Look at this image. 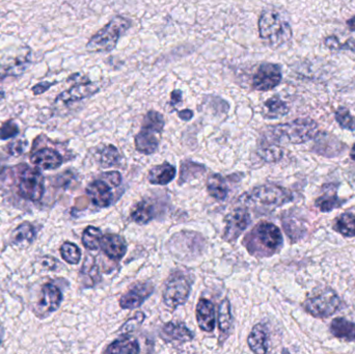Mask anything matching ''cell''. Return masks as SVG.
Wrapping results in <instances>:
<instances>
[{
  "instance_id": "obj_1",
  "label": "cell",
  "mask_w": 355,
  "mask_h": 354,
  "mask_svg": "<svg viewBox=\"0 0 355 354\" xmlns=\"http://www.w3.org/2000/svg\"><path fill=\"white\" fill-rule=\"evenodd\" d=\"M259 35L262 41L272 49L289 44L293 37L289 18L277 8H264L258 21Z\"/></svg>"
},
{
  "instance_id": "obj_2",
  "label": "cell",
  "mask_w": 355,
  "mask_h": 354,
  "mask_svg": "<svg viewBox=\"0 0 355 354\" xmlns=\"http://www.w3.org/2000/svg\"><path fill=\"white\" fill-rule=\"evenodd\" d=\"M267 135L277 143L300 145L318 135V125L311 118H298L290 123L269 127Z\"/></svg>"
},
{
  "instance_id": "obj_3",
  "label": "cell",
  "mask_w": 355,
  "mask_h": 354,
  "mask_svg": "<svg viewBox=\"0 0 355 354\" xmlns=\"http://www.w3.org/2000/svg\"><path fill=\"white\" fill-rule=\"evenodd\" d=\"M132 26V20L128 17L118 15L114 17L105 26L98 30L87 42L89 52H110L116 49L122 35Z\"/></svg>"
},
{
  "instance_id": "obj_4",
  "label": "cell",
  "mask_w": 355,
  "mask_h": 354,
  "mask_svg": "<svg viewBox=\"0 0 355 354\" xmlns=\"http://www.w3.org/2000/svg\"><path fill=\"white\" fill-rule=\"evenodd\" d=\"M164 125L166 121L164 114L156 110L147 112L144 118L141 131L135 136V148L139 153L151 155L157 151Z\"/></svg>"
},
{
  "instance_id": "obj_5",
  "label": "cell",
  "mask_w": 355,
  "mask_h": 354,
  "mask_svg": "<svg viewBox=\"0 0 355 354\" xmlns=\"http://www.w3.org/2000/svg\"><path fill=\"white\" fill-rule=\"evenodd\" d=\"M245 245L250 249L252 254H265L271 255L275 253L283 245V236L281 230L275 224L270 222H261L254 227L246 239Z\"/></svg>"
},
{
  "instance_id": "obj_6",
  "label": "cell",
  "mask_w": 355,
  "mask_h": 354,
  "mask_svg": "<svg viewBox=\"0 0 355 354\" xmlns=\"http://www.w3.org/2000/svg\"><path fill=\"white\" fill-rule=\"evenodd\" d=\"M289 191L277 185L267 184L257 187L242 195L241 201L246 205L262 206L267 208H277L292 201Z\"/></svg>"
},
{
  "instance_id": "obj_7",
  "label": "cell",
  "mask_w": 355,
  "mask_h": 354,
  "mask_svg": "<svg viewBox=\"0 0 355 354\" xmlns=\"http://www.w3.org/2000/svg\"><path fill=\"white\" fill-rule=\"evenodd\" d=\"M192 280L183 272L171 274L164 290V301L171 309L184 305L191 291Z\"/></svg>"
},
{
  "instance_id": "obj_8",
  "label": "cell",
  "mask_w": 355,
  "mask_h": 354,
  "mask_svg": "<svg viewBox=\"0 0 355 354\" xmlns=\"http://www.w3.org/2000/svg\"><path fill=\"white\" fill-rule=\"evenodd\" d=\"M19 193L25 200L39 202L45 193V181L39 168H25L21 172Z\"/></svg>"
},
{
  "instance_id": "obj_9",
  "label": "cell",
  "mask_w": 355,
  "mask_h": 354,
  "mask_svg": "<svg viewBox=\"0 0 355 354\" xmlns=\"http://www.w3.org/2000/svg\"><path fill=\"white\" fill-rule=\"evenodd\" d=\"M283 79L282 67L273 62H262L257 67L252 77V89L257 91H268L275 89Z\"/></svg>"
},
{
  "instance_id": "obj_10",
  "label": "cell",
  "mask_w": 355,
  "mask_h": 354,
  "mask_svg": "<svg viewBox=\"0 0 355 354\" xmlns=\"http://www.w3.org/2000/svg\"><path fill=\"white\" fill-rule=\"evenodd\" d=\"M304 309L316 318H327L334 315L341 306V299L334 291L327 290L304 303Z\"/></svg>"
},
{
  "instance_id": "obj_11",
  "label": "cell",
  "mask_w": 355,
  "mask_h": 354,
  "mask_svg": "<svg viewBox=\"0 0 355 354\" xmlns=\"http://www.w3.org/2000/svg\"><path fill=\"white\" fill-rule=\"evenodd\" d=\"M250 224V215L246 208H237L225 218V230L223 238L234 241L248 229Z\"/></svg>"
},
{
  "instance_id": "obj_12",
  "label": "cell",
  "mask_w": 355,
  "mask_h": 354,
  "mask_svg": "<svg viewBox=\"0 0 355 354\" xmlns=\"http://www.w3.org/2000/svg\"><path fill=\"white\" fill-rule=\"evenodd\" d=\"M62 301V293L58 286L47 283L42 288L41 299L37 301L35 313L39 317L44 318L48 314L58 311Z\"/></svg>"
},
{
  "instance_id": "obj_13",
  "label": "cell",
  "mask_w": 355,
  "mask_h": 354,
  "mask_svg": "<svg viewBox=\"0 0 355 354\" xmlns=\"http://www.w3.org/2000/svg\"><path fill=\"white\" fill-rule=\"evenodd\" d=\"M151 282L137 283L120 299V306L124 310H135L141 307L154 292Z\"/></svg>"
},
{
  "instance_id": "obj_14",
  "label": "cell",
  "mask_w": 355,
  "mask_h": 354,
  "mask_svg": "<svg viewBox=\"0 0 355 354\" xmlns=\"http://www.w3.org/2000/svg\"><path fill=\"white\" fill-rule=\"evenodd\" d=\"M100 89H101V85L99 82L79 83V85H73L67 91H62L60 95L58 96L55 102L69 105L74 102L93 97L94 95L99 93Z\"/></svg>"
},
{
  "instance_id": "obj_15",
  "label": "cell",
  "mask_w": 355,
  "mask_h": 354,
  "mask_svg": "<svg viewBox=\"0 0 355 354\" xmlns=\"http://www.w3.org/2000/svg\"><path fill=\"white\" fill-rule=\"evenodd\" d=\"M31 161L41 170H56L62 164V156L56 150L43 148L31 154Z\"/></svg>"
},
{
  "instance_id": "obj_16",
  "label": "cell",
  "mask_w": 355,
  "mask_h": 354,
  "mask_svg": "<svg viewBox=\"0 0 355 354\" xmlns=\"http://www.w3.org/2000/svg\"><path fill=\"white\" fill-rule=\"evenodd\" d=\"M87 193L92 203L99 208H106L112 204V185L104 180H96L87 186Z\"/></svg>"
},
{
  "instance_id": "obj_17",
  "label": "cell",
  "mask_w": 355,
  "mask_h": 354,
  "mask_svg": "<svg viewBox=\"0 0 355 354\" xmlns=\"http://www.w3.org/2000/svg\"><path fill=\"white\" fill-rule=\"evenodd\" d=\"M29 64V52L2 60V62H0V80H3L8 77L21 76L28 69Z\"/></svg>"
},
{
  "instance_id": "obj_18",
  "label": "cell",
  "mask_w": 355,
  "mask_h": 354,
  "mask_svg": "<svg viewBox=\"0 0 355 354\" xmlns=\"http://www.w3.org/2000/svg\"><path fill=\"white\" fill-rule=\"evenodd\" d=\"M100 247H101L102 251L114 261H120L126 255L127 243L120 235H104L102 237Z\"/></svg>"
},
{
  "instance_id": "obj_19",
  "label": "cell",
  "mask_w": 355,
  "mask_h": 354,
  "mask_svg": "<svg viewBox=\"0 0 355 354\" xmlns=\"http://www.w3.org/2000/svg\"><path fill=\"white\" fill-rule=\"evenodd\" d=\"M196 321L200 330L211 333L215 328V309L212 301L200 299L196 306Z\"/></svg>"
},
{
  "instance_id": "obj_20",
  "label": "cell",
  "mask_w": 355,
  "mask_h": 354,
  "mask_svg": "<svg viewBox=\"0 0 355 354\" xmlns=\"http://www.w3.org/2000/svg\"><path fill=\"white\" fill-rule=\"evenodd\" d=\"M35 238V229L29 222L19 224L10 236V242L14 247L26 249L33 245Z\"/></svg>"
},
{
  "instance_id": "obj_21",
  "label": "cell",
  "mask_w": 355,
  "mask_h": 354,
  "mask_svg": "<svg viewBox=\"0 0 355 354\" xmlns=\"http://www.w3.org/2000/svg\"><path fill=\"white\" fill-rule=\"evenodd\" d=\"M177 175V170L174 166L164 162L160 166H155L150 170L148 179L149 182L154 185H166L174 180Z\"/></svg>"
},
{
  "instance_id": "obj_22",
  "label": "cell",
  "mask_w": 355,
  "mask_h": 354,
  "mask_svg": "<svg viewBox=\"0 0 355 354\" xmlns=\"http://www.w3.org/2000/svg\"><path fill=\"white\" fill-rule=\"evenodd\" d=\"M162 336L170 341L185 343L193 340L194 335L182 322H168L162 328Z\"/></svg>"
},
{
  "instance_id": "obj_23",
  "label": "cell",
  "mask_w": 355,
  "mask_h": 354,
  "mask_svg": "<svg viewBox=\"0 0 355 354\" xmlns=\"http://www.w3.org/2000/svg\"><path fill=\"white\" fill-rule=\"evenodd\" d=\"M248 343L252 353L264 354L268 351V336L264 326L257 324L254 326L248 336Z\"/></svg>"
},
{
  "instance_id": "obj_24",
  "label": "cell",
  "mask_w": 355,
  "mask_h": 354,
  "mask_svg": "<svg viewBox=\"0 0 355 354\" xmlns=\"http://www.w3.org/2000/svg\"><path fill=\"white\" fill-rule=\"evenodd\" d=\"M290 112L289 106L279 96H273L265 101L262 108V116L265 118H279L288 114Z\"/></svg>"
},
{
  "instance_id": "obj_25",
  "label": "cell",
  "mask_w": 355,
  "mask_h": 354,
  "mask_svg": "<svg viewBox=\"0 0 355 354\" xmlns=\"http://www.w3.org/2000/svg\"><path fill=\"white\" fill-rule=\"evenodd\" d=\"M331 334L340 340L355 342V324L345 318H336L331 324Z\"/></svg>"
},
{
  "instance_id": "obj_26",
  "label": "cell",
  "mask_w": 355,
  "mask_h": 354,
  "mask_svg": "<svg viewBox=\"0 0 355 354\" xmlns=\"http://www.w3.org/2000/svg\"><path fill=\"white\" fill-rule=\"evenodd\" d=\"M207 191L209 195L217 201H225L229 193L227 182L218 174L211 175L209 177L207 181Z\"/></svg>"
},
{
  "instance_id": "obj_27",
  "label": "cell",
  "mask_w": 355,
  "mask_h": 354,
  "mask_svg": "<svg viewBox=\"0 0 355 354\" xmlns=\"http://www.w3.org/2000/svg\"><path fill=\"white\" fill-rule=\"evenodd\" d=\"M105 353H124V354H135L141 353L139 342L137 340L123 337L118 339L114 343L110 345L104 351Z\"/></svg>"
},
{
  "instance_id": "obj_28",
  "label": "cell",
  "mask_w": 355,
  "mask_h": 354,
  "mask_svg": "<svg viewBox=\"0 0 355 354\" xmlns=\"http://www.w3.org/2000/svg\"><path fill=\"white\" fill-rule=\"evenodd\" d=\"M232 324H233V318H232L231 303L229 299H225L218 308V328L221 336L229 335Z\"/></svg>"
},
{
  "instance_id": "obj_29",
  "label": "cell",
  "mask_w": 355,
  "mask_h": 354,
  "mask_svg": "<svg viewBox=\"0 0 355 354\" xmlns=\"http://www.w3.org/2000/svg\"><path fill=\"white\" fill-rule=\"evenodd\" d=\"M154 207L147 201H141L135 206L131 212L133 222L139 224H146L153 220Z\"/></svg>"
},
{
  "instance_id": "obj_30",
  "label": "cell",
  "mask_w": 355,
  "mask_h": 354,
  "mask_svg": "<svg viewBox=\"0 0 355 354\" xmlns=\"http://www.w3.org/2000/svg\"><path fill=\"white\" fill-rule=\"evenodd\" d=\"M120 152L114 145H103L99 150L100 164L103 168L118 166L120 163Z\"/></svg>"
},
{
  "instance_id": "obj_31",
  "label": "cell",
  "mask_w": 355,
  "mask_h": 354,
  "mask_svg": "<svg viewBox=\"0 0 355 354\" xmlns=\"http://www.w3.org/2000/svg\"><path fill=\"white\" fill-rule=\"evenodd\" d=\"M103 237L100 229L96 227H87L83 234V243L85 249L89 251H97L101 245V239Z\"/></svg>"
},
{
  "instance_id": "obj_32",
  "label": "cell",
  "mask_w": 355,
  "mask_h": 354,
  "mask_svg": "<svg viewBox=\"0 0 355 354\" xmlns=\"http://www.w3.org/2000/svg\"><path fill=\"white\" fill-rule=\"evenodd\" d=\"M336 230L346 237H355V216L352 213H343L336 220Z\"/></svg>"
},
{
  "instance_id": "obj_33",
  "label": "cell",
  "mask_w": 355,
  "mask_h": 354,
  "mask_svg": "<svg viewBox=\"0 0 355 354\" xmlns=\"http://www.w3.org/2000/svg\"><path fill=\"white\" fill-rule=\"evenodd\" d=\"M205 168L196 162L185 161L181 166V174H180V183L187 182L191 179L198 178L200 175L204 174Z\"/></svg>"
},
{
  "instance_id": "obj_34",
  "label": "cell",
  "mask_w": 355,
  "mask_h": 354,
  "mask_svg": "<svg viewBox=\"0 0 355 354\" xmlns=\"http://www.w3.org/2000/svg\"><path fill=\"white\" fill-rule=\"evenodd\" d=\"M60 255L67 263L76 265L81 259V251L76 245L72 242H64L60 247Z\"/></svg>"
},
{
  "instance_id": "obj_35",
  "label": "cell",
  "mask_w": 355,
  "mask_h": 354,
  "mask_svg": "<svg viewBox=\"0 0 355 354\" xmlns=\"http://www.w3.org/2000/svg\"><path fill=\"white\" fill-rule=\"evenodd\" d=\"M81 274L85 280L89 281V286H93L96 282L100 280L99 269H98V266L96 265L95 260L93 258L87 257L85 259L83 269H81Z\"/></svg>"
},
{
  "instance_id": "obj_36",
  "label": "cell",
  "mask_w": 355,
  "mask_h": 354,
  "mask_svg": "<svg viewBox=\"0 0 355 354\" xmlns=\"http://www.w3.org/2000/svg\"><path fill=\"white\" fill-rule=\"evenodd\" d=\"M317 207L322 212H329L331 210L341 206V201L338 197L337 193H327L321 195L316 201Z\"/></svg>"
},
{
  "instance_id": "obj_37",
  "label": "cell",
  "mask_w": 355,
  "mask_h": 354,
  "mask_svg": "<svg viewBox=\"0 0 355 354\" xmlns=\"http://www.w3.org/2000/svg\"><path fill=\"white\" fill-rule=\"evenodd\" d=\"M336 120L340 126L346 130L355 131V116L346 107L338 108L335 114Z\"/></svg>"
},
{
  "instance_id": "obj_38",
  "label": "cell",
  "mask_w": 355,
  "mask_h": 354,
  "mask_svg": "<svg viewBox=\"0 0 355 354\" xmlns=\"http://www.w3.org/2000/svg\"><path fill=\"white\" fill-rule=\"evenodd\" d=\"M260 156L265 161L277 162L283 158L284 151L279 145H269L261 149Z\"/></svg>"
},
{
  "instance_id": "obj_39",
  "label": "cell",
  "mask_w": 355,
  "mask_h": 354,
  "mask_svg": "<svg viewBox=\"0 0 355 354\" xmlns=\"http://www.w3.org/2000/svg\"><path fill=\"white\" fill-rule=\"evenodd\" d=\"M145 314L143 312H139L137 315L130 318L126 324H123L122 328H120V334L127 335L135 332L143 324V322L145 321Z\"/></svg>"
},
{
  "instance_id": "obj_40",
  "label": "cell",
  "mask_w": 355,
  "mask_h": 354,
  "mask_svg": "<svg viewBox=\"0 0 355 354\" xmlns=\"http://www.w3.org/2000/svg\"><path fill=\"white\" fill-rule=\"evenodd\" d=\"M19 133V127L12 120L6 121V123L0 127V139L6 141L8 139H12Z\"/></svg>"
},
{
  "instance_id": "obj_41",
  "label": "cell",
  "mask_w": 355,
  "mask_h": 354,
  "mask_svg": "<svg viewBox=\"0 0 355 354\" xmlns=\"http://www.w3.org/2000/svg\"><path fill=\"white\" fill-rule=\"evenodd\" d=\"M40 265L42 269L47 270V272H53L58 268V261L55 258L50 257V256H45L40 260Z\"/></svg>"
},
{
  "instance_id": "obj_42",
  "label": "cell",
  "mask_w": 355,
  "mask_h": 354,
  "mask_svg": "<svg viewBox=\"0 0 355 354\" xmlns=\"http://www.w3.org/2000/svg\"><path fill=\"white\" fill-rule=\"evenodd\" d=\"M102 178L104 180L107 181L112 186L118 187L119 185L122 182V177H121L120 172H108L103 174Z\"/></svg>"
},
{
  "instance_id": "obj_43",
  "label": "cell",
  "mask_w": 355,
  "mask_h": 354,
  "mask_svg": "<svg viewBox=\"0 0 355 354\" xmlns=\"http://www.w3.org/2000/svg\"><path fill=\"white\" fill-rule=\"evenodd\" d=\"M25 145H26V141H14V143H10V145H8V151H10L12 155L19 156L24 152Z\"/></svg>"
},
{
  "instance_id": "obj_44",
  "label": "cell",
  "mask_w": 355,
  "mask_h": 354,
  "mask_svg": "<svg viewBox=\"0 0 355 354\" xmlns=\"http://www.w3.org/2000/svg\"><path fill=\"white\" fill-rule=\"evenodd\" d=\"M55 81H54V82H49V81H45V82L37 83V85H35V87H33L31 91H33V93L35 94V96L41 95V94H44L45 93V91H47L48 89H50V87H53V85H55Z\"/></svg>"
},
{
  "instance_id": "obj_45",
  "label": "cell",
  "mask_w": 355,
  "mask_h": 354,
  "mask_svg": "<svg viewBox=\"0 0 355 354\" xmlns=\"http://www.w3.org/2000/svg\"><path fill=\"white\" fill-rule=\"evenodd\" d=\"M182 100H183V93L181 89H174L171 93V105L176 106L177 104L182 103Z\"/></svg>"
},
{
  "instance_id": "obj_46",
  "label": "cell",
  "mask_w": 355,
  "mask_h": 354,
  "mask_svg": "<svg viewBox=\"0 0 355 354\" xmlns=\"http://www.w3.org/2000/svg\"><path fill=\"white\" fill-rule=\"evenodd\" d=\"M178 116H179V118H181V120L188 122V121H190L193 118V112L190 109L180 110V112H178Z\"/></svg>"
},
{
  "instance_id": "obj_47",
  "label": "cell",
  "mask_w": 355,
  "mask_h": 354,
  "mask_svg": "<svg viewBox=\"0 0 355 354\" xmlns=\"http://www.w3.org/2000/svg\"><path fill=\"white\" fill-rule=\"evenodd\" d=\"M347 25L350 30L355 31V17H352V19L347 21Z\"/></svg>"
},
{
  "instance_id": "obj_48",
  "label": "cell",
  "mask_w": 355,
  "mask_h": 354,
  "mask_svg": "<svg viewBox=\"0 0 355 354\" xmlns=\"http://www.w3.org/2000/svg\"><path fill=\"white\" fill-rule=\"evenodd\" d=\"M4 336V328L2 326H0V344L2 343V340H3Z\"/></svg>"
},
{
  "instance_id": "obj_49",
  "label": "cell",
  "mask_w": 355,
  "mask_h": 354,
  "mask_svg": "<svg viewBox=\"0 0 355 354\" xmlns=\"http://www.w3.org/2000/svg\"><path fill=\"white\" fill-rule=\"evenodd\" d=\"M350 157L355 161V145L352 147V152H350Z\"/></svg>"
},
{
  "instance_id": "obj_50",
  "label": "cell",
  "mask_w": 355,
  "mask_h": 354,
  "mask_svg": "<svg viewBox=\"0 0 355 354\" xmlns=\"http://www.w3.org/2000/svg\"><path fill=\"white\" fill-rule=\"evenodd\" d=\"M4 172H6V168L0 164V176H2V175L4 174Z\"/></svg>"
},
{
  "instance_id": "obj_51",
  "label": "cell",
  "mask_w": 355,
  "mask_h": 354,
  "mask_svg": "<svg viewBox=\"0 0 355 354\" xmlns=\"http://www.w3.org/2000/svg\"><path fill=\"white\" fill-rule=\"evenodd\" d=\"M4 96H6V94H4L3 89L0 87V99H2V98H4Z\"/></svg>"
}]
</instances>
